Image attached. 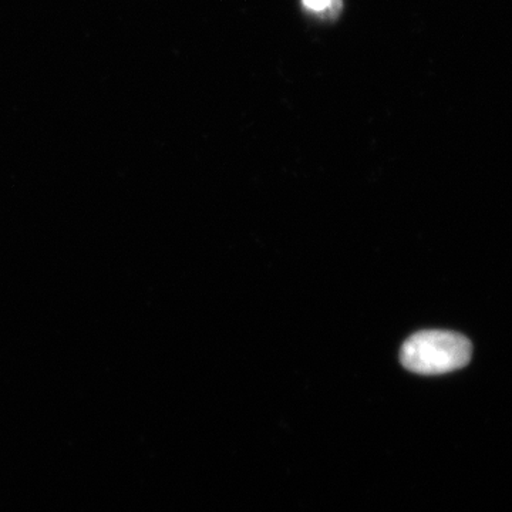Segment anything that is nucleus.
Returning <instances> with one entry per match:
<instances>
[{
	"label": "nucleus",
	"instance_id": "1",
	"mask_svg": "<svg viewBox=\"0 0 512 512\" xmlns=\"http://www.w3.org/2000/svg\"><path fill=\"white\" fill-rule=\"evenodd\" d=\"M473 355L470 340L446 330H424L404 342L400 360L417 375L434 376L467 366Z\"/></svg>",
	"mask_w": 512,
	"mask_h": 512
},
{
	"label": "nucleus",
	"instance_id": "2",
	"mask_svg": "<svg viewBox=\"0 0 512 512\" xmlns=\"http://www.w3.org/2000/svg\"><path fill=\"white\" fill-rule=\"evenodd\" d=\"M303 6L313 15L320 18H333L342 9V0H302Z\"/></svg>",
	"mask_w": 512,
	"mask_h": 512
}]
</instances>
